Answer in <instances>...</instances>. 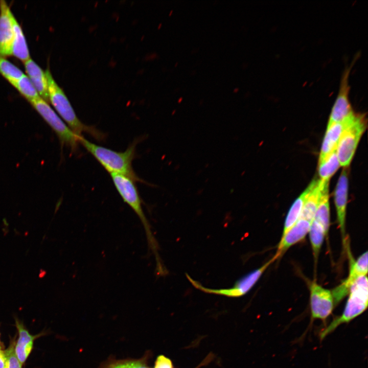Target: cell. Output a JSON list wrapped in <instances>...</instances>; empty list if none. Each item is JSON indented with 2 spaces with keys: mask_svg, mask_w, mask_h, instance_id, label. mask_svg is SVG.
Segmentation results:
<instances>
[{
  "mask_svg": "<svg viewBox=\"0 0 368 368\" xmlns=\"http://www.w3.org/2000/svg\"><path fill=\"white\" fill-rule=\"evenodd\" d=\"M112 181L123 200L134 211L140 219L145 231L148 245L155 257L156 273L162 274L166 269L158 253V245L154 237L151 226L142 208V203L135 181L131 178L117 174H110Z\"/></svg>",
  "mask_w": 368,
  "mask_h": 368,
  "instance_id": "6da1fadb",
  "label": "cell"
},
{
  "mask_svg": "<svg viewBox=\"0 0 368 368\" xmlns=\"http://www.w3.org/2000/svg\"><path fill=\"white\" fill-rule=\"evenodd\" d=\"M79 142L110 174H121L128 176L135 181H141L132 166L135 155V142L132 143L123 152L95 144L83 136L79 137Z\"/></svg>",
  "mask_w": 368,
  "mask_h": 368,
  "instance_id": "7a4b0ae2",
  "label": "cell"
},
{
  "mask_svg": "<svg viewBox=\"0 0 368 368\" xmlns=\"http://www.w3.org/2000/svg\"><path fill=\"white\" fill-rule=\"evenodd\" d=\"M45 74L49 101L68 128L77 136H82L83 132H87L96 139H102L104 136L102 132L93 127L85 125L77 117L67 97L56 82L50 70L47 69Z\"/></svg>",
  "mask_w": 368,
  "mask_h": 368,
  "instance_id": "3957f363",
  "label": "cell"
},
{
  "mask_svg": "<svg viewBox=\"0 0 368 368\" xmlns=\"http://www.w3.org/2000/svg\"><path fill=\"white\" fill-rule=\"evenodd\" d=\"M368 281L367 275L357 278L350 287L349 297L342 314L333 319L320 334L321 339L342 324L348 323L367 308Z\"/></svg>",
  "mask_w": 368,
  "mask_h": 368,
  "instance_id": "277c9868",
  "label": "cell"
},
{
  "mask_svg": "<svg viewBox=\"0 0 368 368\" xmlns=\"http://www.w3.org/2000/svg\"><path fill=\"white\" fill-rule=\"evenodd\" d=\"M277 257L274 256L271 259L259 268L244 275L238 279L232 287L224 289H212L202 285L199 282L193 279L188 274L186 276L190 283L196 288L205 293L223 295L227 297H240L248 293L259 280L263 273L273 263Z\"/></svg>",
  "mask_w": 368,
  "mask_h": 368,
  "instance_id": "5b68a950",
  "label": "cell"
},
{
  "mask_svg": "<svg viewBox=\"0 0 368 368\" xmlns=\"http://www.w3.org/2000/svg\"><path fill=\"white\" fill-rule=\"evenodd\" d=\"M366 126L365 115L357 114L354 121L342 133L336 147L340 166L347 167L350 164Z\"/></svg>",
  "mask_w": 368,
  "mask_h": 368,
  "instance_id": "8992f818",
  "label": "cell"
},
{
  "mask_svg": "<svg viewBox=\"0 0 368 368\" xmlns=\"http://www.w3.org/2000/svg\"><path fill=\"white\" fill-rule=\"evenodd\" d=\"M30 103L56 133L62 144L72 150L77 149L80 136L68 128L47 102L40 97Z\"/></svg>",
  "mask_w": 368,
  "mask_h": 368,
  "instance_id": "52a82bcc",
  "label": "cell"
},
{
  "mask_svg": "<svg viewBox=\"0 0 368 368\" xmlns=\"http://www.w3.org/2000/svg\"><path fill=\"white\" fill-rule=\"evenodd\" d=\"M311 319L326 320L335 306L331 291L312 281L310 285Z\"/></svg>",
  "mask_w": 368,
  "mask_h": 368,
  "instance_id": "ba28073f",
  "label": "cell"
},
{
  "mask_svg": "<svg viewBox=\"0 0 368 368\" xmlns=\"http://www.w3.org/2000/svg\"><path fill=\"white\" fill-rule=\"evenodd\" d=\"M351 69V66H350L343 72L338 94L332 108L328 125L342 122L355 114L349 99V77Z\"/></svg>",
  "mask_w": 368,
  "mask_h": 368,
  "instance_id": "9c48e42d",
  "label": "cell"
},
{
  "mask_svg": "<svg viewBox=\"0 0 368 368\" xmlns=\"http://www.w3.org/2000/svg\"><path fill=\"white\" fill-rule=\"evenodd\" d=\"M350 255L351 261L348 278L331 291L335 306L349 294L351 286L357 278L367 273V251L355 261Z\"/></svg>",
  "mask_w": 368,
  "mask_h": 368,
  "instance_id": "30bf717a",
  "label": "cell"
},
{
  "mask_svg": "<svg viewBox=\"0 0 368 368\" xmlns=\"http://www.w3.org/2000/svg\"><path fill=\"white\" fill-rule=\"evenodd\" d=\"M13 14L4 1H0V57L12 55L14 38Z\"/></svg>",
  "mask_w": 368,
  "mask_h": 368,
  "instance_id": "8fae6325",
  "label": "cell"
},
{
  "mask_svg": "<svg viewBox=\"0 0 368 368\" xmlns=\"http://www.w3.org/2000/svg\"><path fill=\"white\" fill-rule=\"evenodd\" d=\"M347 170H342L336 185L334 193V201L336 207L338 227L342 236V242L345 246L346 240V216L348 202V178Z\"/></svg>",
  "mask_w": 368,
  "mask_h": 368,
  "instance_id": "7c38bea8",
  "label": "cell"
},
{
  "mask_svg": "<svg viewBox=\"0 0 368 368\" xmlns=\"http://www.w3.org/2000/svg\"><path fill=\"white\" fill-rule=\"evenodd\" d=\"M356 113L341 122L334 123L327 125V131L324 139L319 154V161L336 149L338 142L344 130L354 121Z\"/></svg>",
  "mask_w": 368,
  "mask_h": 368,
  "instance_id": "4fadbf2b",
  "label": "cell"
},
{
  "mask_svg": "<svg viewBox=\"0 0 368 368\" xmlns=\"http://www.w3.org/2000/svg\"><path fill=\"white\" fill-rule=\"evenodd\" d=\"M310 222L298 219L294 225L281 237L275 254L277 259L280 258L291 246L303 240L308 233Z\"/></svg>",
  "mask_w": 368,
  "mask_h": 368,
  "instance_id": "5bb4252c",
  "label": "cell"
},
{
  "mask_svg": "<svg viewBox=\"0 0 368 368\" xmlns=\"http://www.w3.org/2000/svg\"><path fill=\"white\" fill-rule=\"evenodd\" d=\"M319 201L313 219L321 224L327 236L330 226L329 181L319 179Z\"/></svg>",
  "mask_w": 368,
  "mask_h": 368,
  "instance_id": "9a60e30c",
  "label": "cell"
},
{
  "mask_svg": "<svg viewBox=\"0 0 368 368\" xmlns=\"http://www.w3.org/2000/svg\"><path fill=\"white\" fill-rule=\"evenodd\" d=\"M24 64L28 77L39 96L48 102V86L45 72L31 58L25 61Z\"/></svg>",
  "mask_w": 368,
  "mask_h": 368,
  "instance_id": "2e32d148",
  "label": "cell"
},
{
  "mask_svg": "<svg viewBox=\"0 0 368 368\" xmlns=\"http://www.w3.org/2000/svg\"><path fill=\"white\" fill-rule=\"evenodd\" d=\"M16 325L19 336L14 351L17 359L22 365L32 350L34 341L39 335L31 334L23 324L17 320L16 321Z\"/></svg>",
  "mask_w": 368,
  "mask_h": 368,
  "instance_id": "e0dca14e",
  "label": "cell"
},
{
  "mask_svg": "<svg viewBox=\"0 0 368 368\" xmlns=\"http://www.w3.org/2000/svg\"><path fill=\"white\" fill-rule=\"evenodd\" d=\"M14 38L12 55L25 62L30 58L27 43L23 31L14 16L13 17Z\"/></svg>",
  "mask_w": 368,
  "mask_h": 368,
  "instance_id": "ac0fdd59",
  "label": "cell"
},
{
  "mask_svg": "<svg viewBox=\"0 0 368 368\" xmlns=\"http://www.w3.org/2000/svg\"><path fill=\"white\" fill-rule=\"evenodd\" d=\"M312 180L306 190L294 201L286 216L282 235L284 236L298 220L305 200L313 186Z\"/></svg>",
  "mask_w": 368,
  "mask_h": 368,
  "instance_id": "d6986e66",
  "label": "cell"
},
{
  "mask_svg": "<svg viewBox=\"0 0 368 368\" xmlns=\"http://www.w3.org/2000/svg\"><path fill=\"white\" fill-rule=\"evenodd\" d=\"M313 183L304 203L299 219L311 222L314 219L319 197V180H313Z\"/></svg>",
  "mask_w": 368,
  "mask_h": 368,
  "instance_id": "ffe728a7",
  "label": "cell"
},
{
  "mask_svg": "<svg viewBox=\"0 0 368 368\" xmlns=\"http://www.w3.org/2000/svg\"><path fill=\"white\" fill-rule=\"evenodd\" d=\"M318 165L319 179L329 181L330 177L340 166L336 149L327 155L323 159L319 161Z\"/></svg>",
  "mask_w": 368,
  "mask_h": 368,
  "instance_id": "44dd1931",
  "label": "cell"
},
{
  "mask_svg": "<svg viewBox=\"0 0 368 368\" xmlns=\"http://www.w3.org/2000/svg\"><path fill=\"white\" fill-rule=\"evenodd\" d=\"M308 233L314 258L316 263L324 239L326 236L325 233L321 224L314 219L311 223Z\"/></svg>",
  "mask_w": 368,
  "mask_h": 368,
  "instance_id": "7402d4cb",
  "label": "cell"
},
{
  "mask_svg": "<svg viewBox=\"0 0 368 368\" xmlns=\"http://www.w3.org/2000/svg\"><path fill=\"white\" fill-rule=\"evenodd\" d=\"M0 73L13 86L24 75L19 68L2 57H0Z\"/></svg>",
  "mask_w": 368,
  "mask_h": 368,
  "instance_id": "603a6c76",
  "label": "cell"
},
{
  "mask_svg": "<svg viewBox=\"0 0 368 368\" xmlns=\"http://www.w3.org/2000/svg\"><path fill=\"white\" fill-rule=\"evenodd\" d=\"M13 86L30 102L40 97L28 76L25 74Z\"/></svg>",
  "mask_w": 368,
  "mask_h": 368,
  "instance_id": "cb8c5ba5",
  "label": "cell"
},
{
  "mask_svg": "<svg viewBox=\"0 0 368 368\" xmlns=\"http://www.w3.org/2000/svg\"><path fill=\"white\" fill-rule=\"evenodd\" d=\"M4 352L6 356L5 368H21L22 364L15 353L14 343H11Z\"/></svg>",
  "mask_w": 368,
  "mask_h": 368,
  "instance_id": "d4e9b609",
  "label": "cell"
},
{
  "mask_svg": "<svg viewBox=\"0 0 368 368\" xmlns=\"http://www.w3.org/2000/svg\"><path fill=\"white\" fill-rule=\"evenodd\" d=\"M107 368H148L143 360L118 361L110 364Z\"/></svg>",
  "mask_w": 368,
  "mask_h": 368,
  "instance_id": "484cf974",
  "label": "cell"
},
{
  "mask_svg": "<svg viewBox=\"0 0 368 368\" xmlns=\"http://www.w3.org/2000/svg\"><path fill=\"white\" fill-rule=\"evenodd\" d=\"M154 368H173L171 360L164 355L157 357Z\"/></svg>",
  "mask_w": 368,
  "mask_h": 368,
  "instance_id": "4316f807",
  "label": "cell"
},
{
  "mask_svg": "<svg viewBox=\"0 0 368 368\" xmlns=\"http://www.w3.org/2000/svg\"><path fill=\"white\" fill-rule=\"evenodd\" d=\"M6 356L5 352L0 350V368H5Z\"/></svg>",
  "mask_w": 368,
  "mask_h": 368,
  "instance_id": "83f0119b",
  "label": "cell"
},
{
  "mask_svg": "<svg viewBox=\"0 0 368 368\" xmlns=\"http://www.w3.org/2000/svg\"><path fill=\"white\" fill-rule=\"evenodd\" d=\"M212 355L208 356L196 368H199L200 366L204 365L205 364L208 363L210 362L212 359Z\"/></svg>",
  "mask_w": 368,
  "mask_h": 368,
  "instance_id": "f1b7e54d",
  "label": "cell"
},
{
  "mask_svg": "<svg viewBox=\"0 0 368 368\" xmlns=\"http://www.w3.org/2000/svg\"><path fill=\"white\" fill-rule=\"evenodd\" d=\"M238 88H236V89H235V90H234V92H236V91H238Z\"/></svg>",
  "mask_w": 368,
  "mask_h": 368,
  "instance_id": "f546056e",
  "label": "cell"
},
{
  "mask_svg": "<svg viewBox=\"0 0 368 368\" xmlns=\"http://www.w3.org/2000/svg\"><path fill=\"white\" fill-rule=\"evenodd\" d=\"M181 100H182V98H180L179 99V102H180Z\"/></svg>",
  "mask_w": 368,
  "mask_h": 368,
  "instance_id": "4dcf8cb0",
  "label": "cell"
},
{
  "mask_svg": "<svg viewBox=\"0 0 368 368\" xmlns=\"http://www.w3.org/2000/svg\"><path fill=\"white\" fill-rule=\"evenodd\" d=\"M0 350H1V346H0Z\"/></svg>",
  "mask_w": 368,
  "mask_h": 368,
  "instance_id": "1f68e13d",
  "label": "cell"
}]
</instances>
